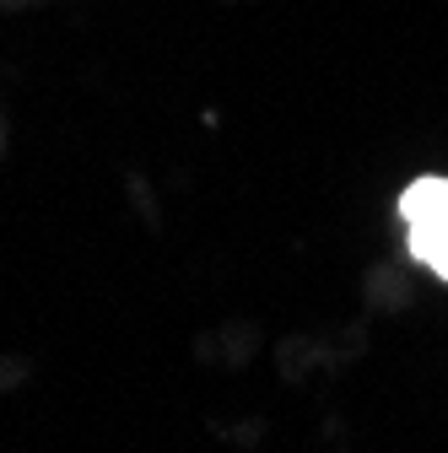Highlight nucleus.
I'll use <instances>...</instances> for the list:
<instances>
[{
  "instance_id": "nucleus-1",
  "label": "nucleus",
  "mask_w": 448,
  "mask_h": 453,
  "mask_svg": "<svg viewBox=\"0 0 448 453\" xmlns=\"http://www.w3.org/2000/svg\"><path fill=\"white\" fill-rule=\"evenodd\" d=\"M400 216L411 226V254L448 280V179H421L406 189Z\"/></svg>"
}]
</instances>
